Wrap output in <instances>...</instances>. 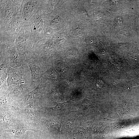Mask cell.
I'll use <instances>...</instances> for the list:
<instances>
[{
  "label": "cell",
  "instance_id": "277c9868",
  "mask_svg": "<svg viewBox=\"0 0 139 139\" xmlns=\"http://www.w3.org/2000/svg\"><path fill=\"white\" fill-rule=\"evenodd\" d=\"M19 86L12 87L10 90L9 93L15 97H19L22 95L26 93V91L25 89Z\"/></svg>",
  "mask_w": 139,
  "mask_h": 139
},
{
  "label": "cell",
  "instance_id": "5b68a950",
  "mask_svg": "<svg viewBox=\"0 0 139 139\" xmlns=\"http://www.w3.org/2000/svg\"><path fill=\"white\" fill-rule=\"evenodd\" d=\"M10 64L13 67H19L21 64L20 59L16 51L13 49L11 53Z\"/></svg>",
  "mask_w": 139,
  "mask_h": 139
},
{
  "label": "cell",
  "instance_id": "ba28073f",
  "mask_svg": "<svg viewBox=\"0 0 139 139\" xmlns=\"http://www.w3.org/2000/svg\"><path fill=\"white\" fill-rule=\"evenodd\" d=\"M59 20V18L58 16H57L51 22V24H53L57 23Z\"/></svg>",
  "mask_w": 139,
  "mask_h": 139
},
{
  "label": "cell",
  "instance_id": "3957f363",
  "mask_svg": "<svg viewBox=\"0 0 139 139\" xmlns=\"http://www.w3.org/2000/svg\"><path fill=\"white\" fill-rule=\"evenodd\" d=\"M1 105L11 107L16 110L20 108L19 104L13 102L7 95H2L0 98Z\"/></svg>",
  "mask_w": 139,
  "mask_h": 139
},
{
  "label": "cell",
  "instance_id": "52a82bcc",
  "mask_svg": "<svg viewBox=\"0 0 139 139\" xmlns=\"http://www.w3.org/2000/svg\"><path fill=\"white\" fill-rule=\"evenodd\" d=\"M32 77L33 80H37L40 76V73L38 69L36 67L32 66L31 67Z\"/></svg>",
  "mask_w": 139,
  "mask_h": 139
},
{
  "label": "cell",
  "instance_id": "8992f818",
  "mask_svg": "<svg viewBox=\"0 0 139 139\" xmlns=\"http://www.w3.org/2000/svg\"><path fill=\"white\" fill-rule=\"evenodd\" d=\"M42 122L46 127L49 130H55L57 128H60L59 123L53 120H44Z\"/></svg>",
  "mask_w": 139,
  "mask_h": 139
},
{
  "label": "cell",
  "instance_id": "9c48e42d",
  "mask_svg": "<svg viewBox=\"0 0 139 139\" xmlns=\"http://www.w3.org/2000/svg\"><path fill=\"white\" fill-rule=\"evenodd\" d=\"M82 15L83 16V17L85 19L88 20L89 21V17L88 15L85 11H83L82 12Z\"/></svg>",
  "mask_w": 139,
  "mask_h": 139
},
{
  "label": "cell",
  "instance_id": "7a4b0ae2",
  "mask_svg": "<svg viewBox=\"0 0 139 139\" xmlns=\"http://www.w3.org/2000/svg\"><path fill=\"white\" fill-rule=\"evenodd\" d=\"M0 127L5 130L12 124L19 119V116L17 112L5 110L1 108Z\"/></svg>",
  "mask_w": 139,
  "mask_h": 139
},
{
  "label": "cell",
  "instance_id": "6da1fadb",
  "mask_svg": "<svg viewBox=\"0 0 139 139\" xmlns=\"http://www.w3.org/2000/svg\"><path fill=\"white\" fill-rule=\"evenodd\" d=\"M36 100L20 107L17 110L20 119L33 131L38 128V125L39 127L42 111L40 105Z\"/></svg>",
  "mask_w": 139,
  "mask_h": 139
}]
</instances>
